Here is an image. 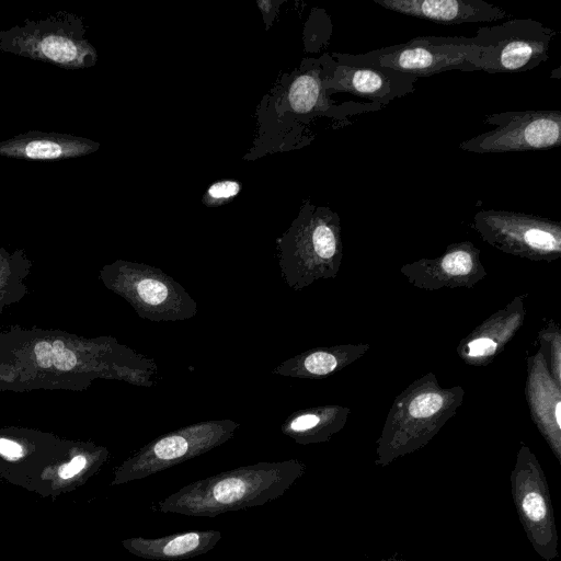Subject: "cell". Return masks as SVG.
<instances>
[{
  "label": "cell",
  "mask_w": 561,
  "mask_h": 561,
  "mask_svg": "<svg viewBox=\"0 0 561 561\" xmlns=\"http://www.w3.org/2000/svg\"><path fill=\"white\" fill-rule=\"evenodd\" d=\"M554 416H556L557 425L559 427L560 424H561V422H560V416H561V404H560V402H558L557 405H556Z\"/></svg>",
  "instance_id": "cell-23"
},
{
  "label": "cell",
  "mask_w": 561,
  "mask_h": 561,
  "mask_svg": "<svg viewBox=\"0 0 561 561\" xmlns=\"http://www.w3.org/2000/svg\"><path fill=\"white\" fill-rule=\"evenodd\" d=\"M340 253V219L328 208H318L288 236L279 240L280 275L286 285L302 289L332 272Z\"/></svg>",
  "instance_id": "cell-4"
},
{
  "label": "cell",
  "mask_w": 561,
  "mask_h": 561,
  "mask_svg": "<svg viewBox=\"0 0 561 561\" xmlns=\"http://www.w3.org/2000/svg\"><path fill=\"white\" fill-rule=\"evenodd\" d=\"M442 407V398L437 393H423L410 403V412L414 416H431Z\"/></svg>",
  "instance_id": "cell-18"
},
{
  "label": "cell",
  "mask_w": 561,
  "mask_h": 561,
  "mask_svg": "<svg viewBox=\"0 0 561 561\" xmlns=\"http://www.w3.org/2000/svg\"><path fill=\"white\" fill-rule=\"evenodd\" d=\"M239 426L229 419L210 420L159 436L116 469L112 485L144 479L203 455L230 439Z\"/></svg>",
  "instance_id": "cell-5"
},
{
  "label": "cell",
  "mask_w": 561,
  "mask_h": 561,
  "mask_svg": "<svg viewBox=\"0 0 561 561\" xmlns=\"http://www.w3.org/2000/svg\"><path fill=\"white\" fill-rule=\"evenodd\" d=\"M483 122L494 129L459 144L473 153L547 150L561 146V112L558 110L508 111L486 114Z\"/></svg>",
  "instance_id": "cell-8"
},
{
  "label": "cell",
  "mask_w": 561,
  "mask_h": 561,
  "mask_svg": "<svg viewBox=\"0 0 561 561\" xmlns=\"http://www.w3.org/2000/svg\"><path fill=\"white\" fill-rule=\"evenodd\" d=\"M481 55L472 37L425 35L366 53L333 56L340 64L391 68L419 79L449 70H481Z\"/></svg>",
  "instance_id": "cell-2"
},
{
  "label": "cell",
  "mask_w": 561,
  "mask_h": 561,
  "mask_svg": "<svg viewBox=\"0 0 561 561\" xmlns=\"http://www.w3.org/2000/svg\"><path fill=\"white\" fill-rule=\"evenodd\" d=\"M402 15L445 25L483 23L512 18L502 7L483 0H373Z\"/></svg>",
  "instance_id": "cell-11"
},
{
  "label": "cell",
  "mask_w": 561,
  "mask_h": 561,
  "mask_svg": "<svg viewBox=\"0 0 561 561\" xmlns=\"http://www.w3.org/2000/svg\"><path fill=\"white\" fill-rule=\"evenodd\" d=\"M517 501L527 526L535 530V527L547 525L550 518L549 505L540 489L519 491Z\"/></svg>",
  "instance_id": "cell-15"
},
{
  "label": "cell",
  "mask_w": 561,
  "mask_h": 561,
  "mask_svg": "<svg viewBox=\"0 0 561 561\" xmlns=\"http://www.w3.org/2000/svg\"><path fill=\"white\" fill-rule=\"evenodd\" d=\"M240 191V185L234 181H222L213 184L207 192L208 198L220 203L236 196Z\"/></svg>",
  "instance_id": "cell-20"
},
{
  "label": "cell",
  "mask_w": 561,
  "mask_h": 561,
  "mask_svg": "<svg viewBox=\"0 0 561 561\" xmlns=\"http://www.w3.org/2000/svg\"><path fill=\"white\" fill-rule=\"evenodd\" d=\"M470 356H484L493 354L496 348V344L489 337H480L473 340L468 345Z\"/></svg>",
  "instance_id": "cell-21"
},
{
  "label": "cell",
  "mask_w": 561,
  "mask_h": 561,
  "mask_svg": "<svg viewBox=\"0 0 561 561\" xmlns=\"http://www.w3.org/2000/svg\"><path fill=\"white\" fill-rule=\"evenodd\" d=\"M218 530H193L160 538L134 537L122 541L131 554L157 561H179L204 554L221 539Z\"/></svg>",
  "instance_id": "cell-13"
},
{
  "label": "cell",
  "mask_w": 561,
  "mask_h": 561,
  "mask_svg": "<svg viewBox=\"0 0 561 561\" xmlns=\"http://www.w3.org/2000/svg\"><path fill=\"white\" fill-rule=\"evenodd\" d=\"M34 353L38 365L43 368L55 366L57 369L67 371L77 365L75 353L65 347L60 340L53 343L41 341L35 344Z\"/></svg>",
  "instance_id": "cell-16"
},
{
  "label": "cell",
  "mask_w": 561,
  "mask_h": 561,
  "mask_svg": "<svg viewBox=\"0 0 561 561\" xmlns=\"http://www.w3.org/2000/svg\"><path fill=\"white\" fill-rule=\"evenodd\" d=\"M417 78L391 68L352 66L328 60L323 87L329 92H347L381 107L415 91Z\"/></svg>",
  "instance_id": "cell-10"
},
{
  "label": "cell",
  "mask_w": 561,
  "mask_h": 561,
  "mask_svg": "<svg viewBox=\"0 0 561 561\" xmlns=\"http://www.w3.org/2000/svg\"><path fill=\"white\" fill-rule=\"evenodd\" d=\"M84 34L80 16L58 11L45 19H26L22 25L0 31V50L62 69H83L98 60L96 50Z\"/></svg>",
  "instance_id": "cell-3"
},
{
  "label": "cell",
  "mask_w": 561,
  "mask_h": 561,
  "mask_svg": "<svg viewBox=\"0 0 561 561\" xmlns=\"http://www.w3.org/2000/svg\"><path fill=\"white\" fill-rule=\"evenodd\" d=\"M473 226L485 240L502 248L537 253L560 251L561 225L548 218L485 209L474 215Z\"/></svg>",
  "instance_id": "cell-9"
},
{
  "label": "cell",
  "mask_w": 561,
  "mask_h": 561,
  "mask_svg": "<svg viewBox=\"0 0 561 561\" xmlns=\"http://www.w3.org/2000/svg\"><path fill=\"white\" fill-rule=\"evenodd\" d=\"M0 454L8 459H18L23 456L24 451L20 444L10 439L0 438Z\"/></svg>",
  "instance_id": "cell-22"
},
{
  "label": "cell",
  "mask_w": 561,
  "mask_h": 561,
  "mask_svg": "<svg viewBox=\"0 0 561 561\" xmlns=\"http://www.w3.org/2000/svg\"><path fill=\"white\" fill-rule=\"evenodd\" d=\"M328 415L319 411H299L293 413L282 424V433L298 444H309L321 438L327 427Z\"/></svg>",
  "instance_id": "cell-14"
},
{
  "label": "cell",
  "mask_w": 561,
  "mask_h": 561,
  "mask_svg": "<svg viewBox=\"0 0 561 561\" xmlns=\"http://www.w3.org/2000/svg\"><path fill=\"white\" fill-rule=\"evenodd\" d=\"M557 32L530 18H513L480 26L472 37L482 48L481 70L488 73L529 71L549 58Z\"/></svg>",
  "instance_id": "cell-6"
},
{
  "label": "cell",
  "mask_w": 561,
  "mask_h": 561,
  "mask_svg": "<svg viewBox=\"0 0 561 561\" xmlns=\"http://www.w3.org/2000/svg\"><path fill=\"white\" fill-rule=\"evenodd\" d=\"M99 149V144L69 134L30 130L0 141V156L32 161H56L82 157Z\"/></svg>",
  "instance_id": "cell-12"
},
{
  "label": "cell",
  "mask_w": 561,
  "mask_h": 561,
  "mask_svg": "<svg viewBox=\"0 0 561 561\" xmlns=\"http://www.w3.org/2000/svg\"><path fill=\"white\" fill-rule=\"evenodd\" d=\"M472 249L461 245L450 249L442 259V267L451 275H465L473 267Z\"/></svg>",
  "instance_id": "cell-17"
},
{
  "label": "cell",
  "mask_w": 561,
  "mask_h": 561,
  "mask_svg": "<svg viewBox=\"0 0 561 561\" xmlns=\"http://www.w3.org/2000/svg\"><path fill=\"white\" fill-rule=\"evenodd\" d=\"M114 286L149 321H182L197 314L196 300L172 276L141 263L118 262Z\"/></svg>",
  "instance_id": "cell-7"
},
{
  "label": "cell",
  "mask_w": 561,
  "mask_h": 561,
  "mask_svg": "<svg viewBox=\"0 0 561 561\" xmlns=\"http://www.w3.org/2000/svg\"><path fill=\"white\" fill-rule=\"evenodd\" d=\"M89 465V460L84 455L75 456L69 462L58 468L57 476L61 481H69L79 477Z\"/></svg>",
  "instance_id": "cell-19"
},
{
  "label": "cell",
  "mask_w": 561,
  "mask_h": 561,
  "mask_svg": "<svg viewBox=\"0 0 561 561\" xmlns=\"http://www.w3.org/2000/svg\"><path fill=\"white\" fill-rule=\"evenodd\" d=\"M305 472L297 459L247 465L194 481L159 503L162 513L215 517L282 496Z\"/></svg>",
  "instance_id": "cell-1"
}]
</instances>
